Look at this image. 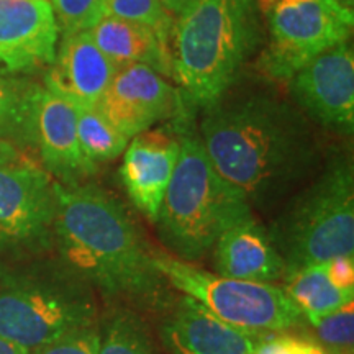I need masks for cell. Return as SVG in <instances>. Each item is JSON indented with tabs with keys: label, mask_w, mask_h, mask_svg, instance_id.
Wrapping results in <instances>:
<instances>
[{
	"label": "cell",
	"mask_w": 354,
	"mask_h": 354,
	"mask_svg": "<svg viewBox=\"0 0 354 354\" xmlns=\"http://www.w3.org/2000/svg\"><path fill=\"white\" fill-rule=\"evenodd\" d=\"M202 146L216 172L251 210H269L318 165L315 135L304 113L277 97L256 94L205 109Z\"/></svg>",
	"instance_id": "obj_1"
},
{
	"label": "cell",
	"mask_w": 354,
	"mask_h": 354,
	"mask_svg": "<svg viewBox=\"0 0 354 354\" xmlns=\"http://www.w3.org/2000/svg\"><path fill=\"white\" fill-rule=\"evenodd\" d=\"M53 232L66 264L104 297L161 308L169 284L122 203L95 185L55 183Z\"/></svg>",
	"instance_id": "obj_2"
},
{
	"label": "cell",
	"mask_w": 354,
	"mask_h": 354,
	"mask_svg": "<svg viewBox=\"0 0 354 354\" xmlns=\"http://www.w3.org/2000/svg\"><path fill=\"white\" fill-rule=\"evenodd\" d=\"M172 68L192 105L221 100L259 44L253 0H198L174 25Z\"/></svg>",
	"instance_id": "obj_3"
},
{
	"label": "cell",
	"mask_w": 354,
	"mask_h": 354,
	"mask_svg": "<svg viewBox=\"0 0 354 354\" xmlns=\"http://www.w3.org/2000/svg\"><path fill=\"white\" fill-rule=\"evenodd\" d=\"M253 210L238 189L221 177L194 133L180 136L174 172L158 216L159 236L183 261L201 259L221 233Z\"/></svg>",
	"instance_id": "obj_4"
},
{
	"label": "cell",
	"mask_w": 354,
	"mask_h": 354,
	"mask_svg": "<svg viewBox=\"0 0 354 354\" xmlns=\"http://www.w3.org/2000/svg\"><path fill=\"white\" fill-rule=\"evenodd\" d=\"M286 274L354 256V179L348 158H333L269 230Z\"/></svg>",
	"instance_id": "obj_5"
},
{
	"label": "cell",
	"mask_w": 354,
	"mask_h": 354,
	"mask_svg": "<svg viewBox=\"0 0 354 354\" xmlns=\"http://www.w3.org/2000/svg\"><path fill=\"white\" fill-rule=\"evenodd\" d=\"M153 261L169 287L241 330L279 333L305 320L297 305L277 286L223 277L171 254H153Z\"/></svg>",
	"instance_id": "obj_6"
},
{
	"label": "cell",
	"mask_w": 354,
	"mask_h": 354,
	"mask_svg": "<svg viewBox=\"0 0 354 354\" xmlns=\"http://www.w3.org/2000/svg\"><path fill=\"white\" fill-rule=\"evenodd\" d=\"M87 286L77 277L2 287L0 336L32 351L69 331L97 325L99 310Z\"/></svg>",
	"instance_id": "obj_7"
},
{
	"label": "cell",
	"mask_w": 354,
	"mask_h": 354,
	"mask_svg": "<svg viewBox=\"0 0 354 354\" xmlns=\"http://www.w3.org/2000/svg\"><path fill=\"white\" fill-rule=\"evenodd\" d=\"M268 12L271 43L259 66L281 82L320 53L348 43L353 30V10L335 0H277Z\"/></svg>",
	"instance_id": "obj_8"
},
{
	"label": "cell",
	"mask_w": 354,
	"mask_h": 354,
	"mask_svg": "<svg viewBox=\"0 0 354 354\" xmlns=\"http://www.w3.org/2000/svg\"><path fill=\"white\" fill-rule=\"evenodd\" d=\"M55 183L28 159L0 165V243L37 250L50 245Z\"/></svg>",
	"instance_id": "obj_9"
},
{
	"label": "cell",
	"mask_w": 354,
	"mask_h": 354,
	"mask_svg": "<svg viewBox=\"0 0 354 354\" xmlns=\"http://www.w3.org/2000/svg\"><path fill=\"white\" fill-rule=\"evenodd\" d=\"M297 105L313 120L336 131L354 128V56L348 43L308 61L289 81Z\"/></svg>",
	"instance_id": "obj_10"
},
{
	"label": "cell",
	"mask_w": 354,
	"mask_h": 354,
	"mask_svg": "<svg viewBox=\"0 0 354 354\" xmlns=\"http://www.w3.org/2000/svg\"><path fill=\"white\" fill-rule=\"evenodd\" d=\"M32 140L59 184L79 185L97 172L79 146L76 107L46 86L32 91Z\"/></svg>",
	"instance_id": "obj_11"
},
{
	"label": "cell",
	"mask_w": 354,
	"mask_h": 354,
	"mask_svg": "<svg viewBox=\"0 0 354 354\" xmlns=\"http://www.w3.org/2000/svg\"><path fill=\"white\" fill-rule=\"evenodd\" d=\"M176 92L156 71L143 64L120 66L100 112L128 140L149 130L176 107Z\"/></svg>",
	"instance_id": "obj_12"
},
{
	"label": "cell",
	"mask_w": 354,
	"mask_h": 354,
	"mask_svg": "<svg viewBox=\"0 0 354 354\" xmlns=\"http://www.w3.org/2000/svg\"><path fill=\"white\" fill-rule=\"evenodd\" d=\"M57 37L48 0H0V64L8 71L53 64Z\"/></svg>",
	"instance_id": "obj_13"
},
{
	"label": "cell",
	"mask_w": 354,
	"mask_h": 354,
	"mask_svg": "<svg viewBox=\"0 0 354 354\" xmlns=\"http://www.w3.org/2000/svg\"><path fill=\"white\" fill-rule=\"evenodd\" d=\"M180 138L174 133L146 130L133 136L123 156L120 176L133 205L156 223L167 184L179 158Z\"/></svg>",
	"instance_id": "obj_14"
},
{
	"label": "cell",
	"mask_w": 354,
	"mask_h": 354,
	"mask_svg": "<svg viewBox=\"0 0 354 354\" xmlns=\"http://www.w3.org/2000/svg\"><path fill=\"white\" fill-rule=\"evenodd\" d=\"M263 335L230 325L184 295L161 323L171 354H253Z\"/></svg>",
	"instance_id": "obj_15"
},
{
	"label": "cell",
	"mask_w": 354,
	"mask_h": 354,
	"mask_svg": "<svg viewBox=\"0 0 354 354\" xmlns=\"http://www.w3.org/2000/svg\"><path fill=\"white\" fill-rule=\"evenodd\" d=\"M118 69L87 30L63 37L44 86L73 105L99 107Z\"/></svg>",
	"instance_id": "obj_16"
},
{
	"label": "cell",
	"mask_w": 354,
	"mask_h": 354,
	"mask_svg": "<svg viewBox=\"0 0 354 354\" xmlns=\"http://www.w3.org/2000/svg\"><path fill=\"white\" fill-rule=\"evenodd\" d=\"M215 266L220 276L272 284L286 276V264L254 216L225 230L215 243Z\"/></svg>",
	"instance_id": "obj_17"
},
{
	"label": "cell",
	"mask_w": 354,
	"mask_h": 354,
	"mask_svg": "<svg viewBox=\"0 0 354 354\" xmlns=\"http://www.w3.org/2000/svg\"><path fill=\"white\" fill-rule=\"evenodd\" d=\"M88 33L115 64H143L156 73L171 74L172 57L167 44L148 26L105 15Z\"/></svg>",
	"instance_id": "obj_18"
},
{
	"label": "cell",
	"mask_w": 354,
	"mask_h": 354,
	"mask_svg": "<svg viewBox=\"0 0 354 354\" xmlns=\"http://www.w3.org/2000/svg\"><path fill=\"white\" fill-rule=\"evenodd\" d=\"M284 292L304 317H323L351 304L354 289H342L331 281L325 266L312 264L287 272Z\"/></svg>",
	"instance_id": "obj_19"
},
{
	"label": "cell",
	"mask_w": 354,
	"mask_h": 354,
	"mask_svg": "<svg viewBox=\"0 0 354 354\" xmlns=\"http://www.w3.org/2000/svg\"><path fill=\"white\" fill-rule=\"evenodd\" d=\"M77 117V138L81 151L91 165L99 167L125 151L130 140L118 131L99 107L74 105Z\"/></svg>",
	"instance_id": "obj_20"
},
{
	"label": "cell",
	"mask_w": 354,
	"mask_h": 354,
	"mask_svg": "<svg viewBox=\"0 0 354 354\" xmlns=\"http://www.w3.org/2000/svg\"><path fill=\"white\" fill-rule=\"evenodd\" d=\"M32 91L17 79L0 74V136L20 143L32 140Z\"/></svg>",
	"instance_id": "obj_21"
},
{
	"label": "cell",
	"mask_w": 354,
	"mask_h": 354,
	"mask_svg": "<svg viewBox=\"0 0 354 354\" xmlns=\"http://www.w3.org/2000/svg\"><path fill=\"white\" fill-rule=\"evenodd\" d=\"M97 354H158L143 320L130 308L117 312L100 330Z\"/></svg>",
	"instance_id": "obj_22"
},
{
	"label": "cell",
	"mask_w": 354,
	"mask_h": 354,
	"mask_svg": "<svg viewBox=\"0 0 354 354\" xmlns=\"http://www.w3.org/2000/svg\"><path fill=\"white\" fill-rule=\"evenodd\" d=\"M105 15L148 26L166 44L174 32V20L159 0H107Z\"/></svg>",
	"instance_id": "obj_23"
},
{
	"label": "cell",
	"mask_w": 354,
	"mask_h": 354,
	"mask_svg": "<svg viewBox=\"0 0 354 354\" xmlns=\"http://www.w3.org/2000/svg\"><path fill=\"white\" fill-rule=\"evenodd\" d=\"M320 342L330 354H353L354 346V304L335 310L323 317H307Z\"/></svg>",
	"instance_id": "obj_24"
},
{
	"label": "cell",
	"mask_w": 354,
	"mask_h": 354,
	"mask_svg": "<svg viewBox=\"0 0 354 354\" xmlns=\"http://www.w3.org/2000/svg\"><path fill=\"white\" fill-rule=\"evenodd\" d=\"M63 37L87 32L105 15L107 0H48Z\"/></svg>",
	"instance_id": "obj_25"
},
{
	"label": "cell",
	"mask_w": 354,
	"mask_h": 354,
	"mask_svg": "<svg viewBox=\"0 0 354 354\" xmlns=\"http://www.w3.org/2000/svg\"><path fill=\"white\" fill-rule=\"evenodd\" d=\"M100 346V330L97 325L69 331L53 342L35 348L33 354H97Z\"/></svg>",
	"instance_id": "obj_26"
},
{
	"label": "cell",
	"mask_w": 354,
	"mask_h": 354,
	"mask_svg": "<svg viewBox=\"0 0 354 354\" xmlns=\"http://www.w3.org/2000/svg\"><path fill=\"white\" fill-rule=\"evenodd\" d=\"M323 266L336 286L342 289H354V256H339L326 261Z\"/></svg>",
	"instance_id": "obj_27"
},
{
	"label": "cell",
	"mask_w": 354,
	"mask_h": 354,
	"mask_svg": "<svg viewBox=\"0 0 354 354\" xmlns=\"http://www.w3.org/2000/svg\"><path fill=\"white\" fill-rule=\"evenodd\" d=\"M299 339L284 335L266 333L256 344L253 354H297Z\"/></svg>",
	"instance_id": "obj_28"
},
{
	"label": "cell",
	"mask_w": 354,
	"mask_h": 354,
	"mask_svg": "<svg viewBox=\"0 0 354 354\" xmlns=\"http://www.w3.org/2000/svg\"><path fill=\"white\" fill-rule=\"evenodd\" d=\"M21 153L17 146H13L10 141L0 136V165H8V162L21 161Z\"/></svg>",
	"instance_id": "obj_29"
},
{
	"label": "cell",
	"mask_w": 354,
	"mask_h": 354,
	"mask_svg": "<svg viewBox=\"0 0 354 354\" xmlns=\"http://www.w3.org/2000/svg\"><path fill=\"white\" fill-rule=\"evenodd\" d=\"M165 6V8L169 13H176V15H183L185 10L190 7L196 6L198 0H159Z\"/></svg>",
	"instance_id": "obj_30"
},
{
	"label": "cell",
	"mask_w": 354,
	"mask_h": 354,
	"mask_svg": "<svg viewBox=\"0 0 354 354\" xmlns=\"http://www.w3.org/2000/svg\"><path fill=\"white\" fill-rule=\"evenodd\" d=\"M0 354H30V349L13 342H8V339L0 336Z\"/></svg>",
	"instance_id": "obj_31"
},
{
	"label": "cell",
	"mask_w": 354,
	"mask_h": 354,
	"mask_svg": "<svg viewBox=\"0 0 354 354\" xmlns=\"http://www.w3.org/2000/svg\"><path fill=\"white\" fill-rule=\"evenodd\" d=\"M297 354H330V353L326 351L325 348L318 346V344L300 342V343H299V351H297Z\"/></svg>",
	"instance_id": "obj_32"
},
{
	"label": "cell",
	"mask_w": 354,
	"mask_h": 354,
	"mask_svg": "<svg viewBox=\"0 0 354 354\" xmlns=\"http://www.w3.org/2000/svg\"><path fill=\"white\" fill-rule=\"evenodd\" d=\"M335 2H338L339 6H343V7H346V8H351V10H353L354 0H335Z\"/></svg>",
	"instance_id": "obj_33"
}]
</instances>
